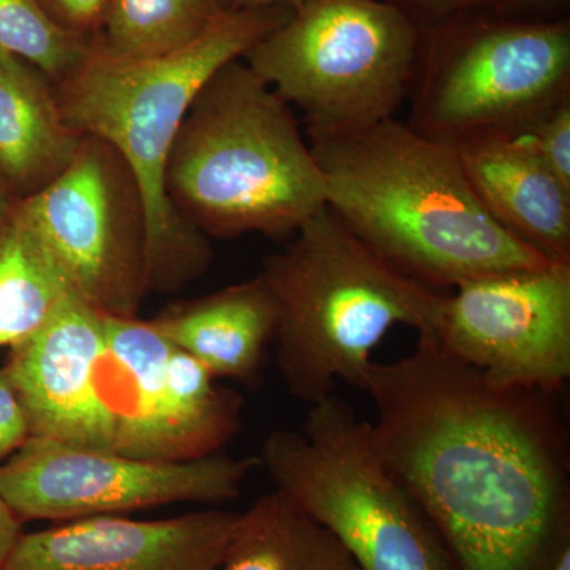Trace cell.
I'll list each match as a JSON object with an SVG mask.
<instances>
[{
    "label": "cell",
    "instance_id": "cell-1",
    "mask_svg": "<svg viewBox=\"0 0 570 570\" xmlns=\"http://www.w3.org/2000/svg\"><path fill=\"white\" fill-rule=\"evenodd\" d=\"M371 439L419 502L453 570H550L569 547L570 453L557 395L498 387L419 336L371 362Z\"/></svg>",
    "mask_w": 570,
    "mask_h": 570
},
{
    "label": "cell",
    "instance_id": "cell-5",
    "mask_svg": "<svg viewBox=\"0 0 570 570\" xmlns=\"http://www.w3.org/2000/svg\"><path fill=\"white\" fill-rule=\"evenodd\" d=\"M294 236L258 275L279 311L277 371L288 393L311 406L341 382L358 389L393 326L430 336L444 294L385 264L326 205Z\"/></svg>",
    "mask_w": 570,
    "mask_h": 570
},
{
    "label": "cell",
    "instance_id": "cell-22",
    "mask_svg": "<svg viewBox=\"0 0 570 570\" xmlns=\"http://www.w3.org/2000/svg\"><path fill=\"white\" fill-rule=\"evenodd\" d=\"M551 174L570 189V96L520 127Z\"/></svg>",
    "mask_w": 570,
    "mask_h": 570
},
{
    "label": "cell",
    "instance_id": "cell-19",
    "mask_svg": "<svg viewBox=\"0 0 570 570\" xmlns=\"http://www.w3.org/2000/svg\"><path fill=\"white\" fill-rule=\"evenodd\" d=\"M70 296L66 277L18 200L0 220V348L31 336Z\"/></svg>",
    "mask_w": 570,
    "mask_h": 570
},
{
    "label": "cell",
    "instance_id": "cell-7",
    "mask_svg": "<svg viewBox=\"0 0 570 570\" xmlns=\"http://www.w3.org/2000/svg\"><path fill=\"white\" fill-rule=\"evenodd\" d=\"M420 41L387 0H309L243 61L302 111L307 137L346 134L396 118Z\"/></svg>",
    "mask_w": 570,
    "mask_h": 570
},
{
    "label": "cell",
    "instance_id": "cell-17",
    "mask_svg": "<svg viewBox=\"0 0 570 570\" xmlns=\"http://www.w3.org/2000/svg\"><path fill=\"white\" fill-rule=\"evenodd\" d=\"M85 135L63 119L55 82L0 48V171L20 200L55 181Z\"/></svg>",
    "mask_w": 570,
    "mask_h": 570
},
{
    "label": "cell",
    "instance_id": "cell-27",
    "mask_svg": "<svg viewBox=\"0 0 570 570\" xmlns=\"http://www.w3.org/2000/svg\"><path fill=\"white\" fill-rule=\"evenodd\" d=\"M21 535V520L0 498V570H6L7 562Z\"/></svg>",
    "mask_w": 570,
    "mask_h": 570
},
{
    "label": "cell",
    "instance_id": "cell-24",
    "mask_svg": "<svg viewBox=\"0 0 570 570\" xmlns=\"http://www.w3.org/2000/svg\"><path fill=\"white\" fill-rule=\"evenodd\" d=\"M31 436V422L20 393L6 366L0 367V463L9 460Z\"/></svg>",
    "mask_w": 570,
    "mask_h": 570
},
{
    "label": "cell",
    "instance_id": "cell-14",
    "mask_svg": "<svg viewBox=\"0 0 570 570\" xmlns=\"http://www.w3.org/2000/svg\"><path fill=\"white\" fill-rule=\"evenodd\" d=\"M105 340L104 314L70 296L31 336L10 348L6 370L33 438L110 450V428L96 387Z\"/></svg>",
    "mask_w": 570,
    "mask_h": 570
},
{
    "label": "cell",
    "instance_id": "cell-29",
    "mask_svg": "<svg viewBox=\"0 0 570 570\" xmlns=\"http://www.w3.org/2000/svg\"><path fill=\"white\" fill-rule=\"evenodd\" d=\"M18 200H20V198L14 195L6 176L0 171V220L11 212V208L17 205Z\"/></svg>",
    "mask_w": 570,
    "mask_h": 570
},
{
    "label": "cell",
    "instance_id": "cell-23",
    "mask_svg": "<svg viewBox=\"0 0 570 570\" xmlns=\"http://www.w3.org/2000/svg\"><path fill=\"white\" fill-rule=\"evenodd\" d=\"M59 29L91 43L102 22L108 0H37Z\"/></svg>",
    "mask_w": 570,
    "mask_h": 570
},
{
    "label": "cell",
    "instance_id": "cell-25",
    "mask_svg": "<svg viewBox=\"0 0 570 570\" xmlns=\"http://www.w3.org/2000/svg\"><path fill=\"white\" fill-rule=\"evenodd\" d=\"M396 7L420 31L463 13V11L490 7V0H387Z\"/></svg>",
    "mask_w": 570,
    "mask_h": 570
},
{
    "label": "cell",
    "instance_id": "cell-12",
    "mask_svg": "<svg viewBox=\"0 0 570 570\" xmlns=\"http://www.w3.org/2000/svg\"><path fill=\"white\" fill-rule=\"evenodd\" d=\"M430 337L498 387L558 395L570 379V265L460 284L442 295Z\"/></svg>",
    "mask_w": 570,
    "mask_h": 570
},
{
    "label": "cell",
    "instance_id": "cell-26",
    "mask_svg": "<svg viewBox=\"0 0 570 570\" xmlns=\"http://www.w3.org/2000/svg\"><path fill=\"white\" fill-rule=\"evenodd\" d=\"M570 0H490V9L521 21H554L568 17Z\"/></svg>",
    "mask_w": 570,
    "mask_h": 570
},
{
    "label": "cell",
    "instance_id": "cell-2",
    "mask_svg": "<svg viewBox=\"0 0 570 570\" xmlns=\"http://www.w3.org/2000/svg\"><path fill=\"white\" fill-rule=\"evenodd\" d=\"M307 141L326 206L404 276L436 291L551 264L483 208L450 142L396 118Z\"/></svg>",
    "mask_w": 570,
    "mask_h": 570
},
{
    "label": "cell",
    "instance_id": "cell-28",
    "mask_svg": "<svg viewBox=\"0 0 570 570\" xmlns=\"http://www.w3.org/2000/svg\"><path fill=\"white\" fill-rule=\"evenodd\" d=\"M309 0H234V7L238 9H264V7H291V9H299Z\"/></svg>",
    "mask_w": 570,
    "mask_h": 570
},
{
    "label": "cell",
    "instance_id": "cell-3",
    "mask_svg": "<svg viewBox=\"0 0 570 570\" xmlns=\"http://www.w3.org/2000/svg\"><path fill=\"white\" fill-rule=\"evenodd\" d=\"M292 13L283 6L232 10L194 43L157 58H111L89 43L81 61L55 82L71 129L110 142L140 184L148 292H176L212 264L208 236L184 220L165 194V165L184 116L217 70L243 59Z\"/></svg>",
    "mask_w": 570,
    "mask_h": 570
},
{
    "label": "cell",
    "instance_id": "cell-30",
    "mask_svg": "<svg viewBox=\"0 0 570 570\" xmlns=\"http://www.w3.org/2000/svg\"><path fill=\"white\" fill-rule=\"evenodd\" d=\"M550 570H570V546L566 547L564 550L561 551L558 560L554 561L553 568Z\"/></svg>",
    "mask_w": 570,
    "mask_h": 570
},
{
    "label": "cell",
    "instance_id": "cell-4",
    "mask_svg": "<svg viewBox=\"0 0 570 570\" xmlns=\"http://www.w3.org/2000/svg\"><path fill=\"white\" fill-rule=\"evenodd\" d=\"M165 194L212 238L294 235L326 205L294 108L243 59L209 78L168 154Z\"/></svg>",
    "mask_w": 570,
    "mask_h": 570
},
{
    "label": "cell",
    "instance_id": "cell-18",
    "mask_svg": "<svg viewBox=\"0 0 570 570\" xmlns=\"http://www.w3.org/2000/svg\"><path fill=\"white\" fill-rule=\"evenodd\" d=\"M219 570H362L351 553L279 491L239 513Z\"/></svg>",
    "mask_w": 570,
    "mask_h": 570
},
{
    "label": "cell",
    "instance_id": "cell-6",
    "mask_svg": "<svg viewBox=\"0 0 570 570\" xmlns=\"http://www.w3.org/2000/svg\"><path fill=\"white\" fill-rule=\"evenodd\" d=\"M258 461L362 570H453L436 528L379 456L370 422L336 393L311 404L302 430L273 431Z\"/></svg>",
    "mask_w": 570,
    "mask_h": 570
},
{
    "label": "cell",
    "instance_id": "cell-13",
    "mask_svg": "<svg viewBox=\"0 0 570 570\" xmlns=\"http://www.w3.org/2000/svg\"><path fill=\"white\" fill-rule=\"evenodd\" d=\"M238 520L212 508L163 520L63 521L22 532L6 570H219Z\"/></svg>",
    "mask_w": 570,
    "mask_h": 570
},
{
    "label": "cell",
    "instance_id": "cell-8",
    "mask_svg": "<svg viewBox=\"0 0 570 570\" xmlns=\"http://www.w3.org/2000/svg\"><path fill=\"white\" fill-rule=\"evenodd\" d=\"M568 96L569 18L521 21L480 7L422 31L406 124L455 145L520 129Z\"/></svg>",
    "mask_w": 570,
    "mask_h": 570
},
{
    "label": "cell",
    "instance_id": "cell-10",
    "mask_svg": "<svg viewBox=\"0 0 570 570\" xmlns=\"http://www.w3.org/2000/svg\"><path fill=\"white\" fill-rule=\"evenodd\" d=\"M21 205L71 294L104 316H137L148 294V216L110 142L85 135L69 167Z\"/></svg>",
    "mask_w": 570,
    "mask_h": 570
},
{
    "label": "cell",
    "instance_id": "cell-21",
    "mask_svg": "<svg viewBox=\"0 0 570 570\" xmlns=\"http://www.w3.org/2000/svg\"><path fill=\"white\" fill-rule=\"evenodd\" d=\"M88 47L59 29L37 0H0V48L31 62L52 82L66 77Z\"/></svg>",
    "mask_w": 570,
    "mask_h": 570
},
{
    "label": "cell",
    "instance_id": "cell-11",
    "mask_svg": "<svg viewBox=\"0 0 570 570\" xmlns=\"http://www.w3.org/2000/svg\"><path fill=\"white\" fill-rule=\"evenodd\" d=\"M258 466V456L225 452L154 461L32 436L0 463V498L20 520L55 523L186 502L219 508L239 498Z\"/></svg>",
    "mask_w": 570,
    "mask_h": 570
},
{
    "label": "cell",
    "instance_id": "cell-9",
    "mask_svg": "<svg viewBox=\"0 0 570 570\" xmlns=\"http://www.w3.org/2000/svg\"><path fill=\"white\" fill-rule=\"evenodd\" d=\"M105 326L96 387L111 452L154 461L223 452L238 433L242 397L217 387L212 371L151 321L105 316Z\"/></svg>",
    "mask_w": 570,
    "mask_h": 570
},
{
    "label": "cell",
    "instance_id": "cell-20",
    "mask_svg": "<svg viewBox=\"0 0 570 570\" xmlns=\"http://www.w3.org/2000/svg\"><path fill=\"white\" fill-rule=\"evenodd\" d=\"M232 10L234 0H108L91 45L111 58H157L194 43Z\"/></svg>",
    "mask_w": 570,
    "mask_h": 570
},
{
    "label": "cell",
    "instance_id": "cell-16",
    "mask_svg": "<svg viewBox=\"0 0 570 570\" xmlns=\"http://www.w3.org/2000/svg\"><path fill=\"white\" fill-rule=\"evenodd\" d=\"M277 318L275 295L257 275L167 307L151 322L174 346L204 363L214 377L254 385L264 371L266 347L275 340Z\"/></svg>",
    "mask_w": 570,
    "mask_h": 570
},
{
    "label": "cell",
    "instance_id": "cell-15",
    "mask_svg": "<svg viewBox=\"0 0 570 570\" xmlns=\"http://www.w3.org/2000/svg\"><path fill=\"white\" fill-rule=\"evenodd\" d=\"M480 204L505 232L551 264L570 265V189L519 130L455 142Z\"/></svg>",
    "mask_w": 570,
    "mask_h": 570
}]
</instances>
